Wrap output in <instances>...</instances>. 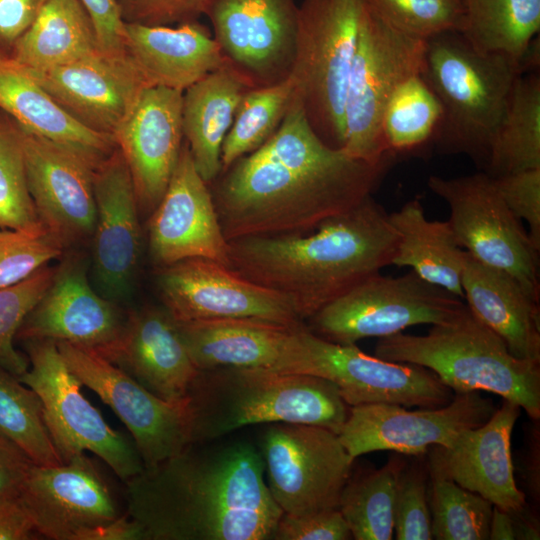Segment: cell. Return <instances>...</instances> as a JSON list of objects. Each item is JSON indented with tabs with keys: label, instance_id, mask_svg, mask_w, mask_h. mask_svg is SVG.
<instances>
[{
	"label": "cell",
	"instance_id": "bcb514c9",
	"mask_svg": "<svg viewBox=\"0 0 540 540\" xmlns=\"http://www.w3.org/2000/svg\"><path fill=\"white\" fill-rule=\"evenodd\" d=\"M510 211L529 226V237L540 251V168L493 178Z\"/></svg>",
	"mask_w": 540,
	"mask_h": 540
},
{
	"label": "cell",
	"instance_id": "7c38bea8",
	"mask_svg": "<svg viewBox=\"0 0 540 540\" xmlns=\"http://www.w3.org/2000/svg\"><path fill=\"white\" fill-rule=\"evenodd\" d=\"M428 187L450 208L459 246L475 260L502 270L539 300V250L485 172L456 178L432 175Z\"/></svg>",
	"mask_w": 540,
	"mask_h": 540
},
{
	"label": "cell",
	"instance_id": "cb8c5ba5",
	"mask_svg": "<svg viewBox=\"0 0 540 540\" xmlns=\"http://www.w3.org/2000/svg\"><path fill=\"white\" fill-rule=\"evenodd\" d=\"M183 92L147 87L113 135L129 169L139 210L152 212L169 184L183 145Z\"/></svg>",
	"mask_w": 540,
	"mask_h": 540
},
{
	"label": "cell",
	"instance_id": "30bf717a",
	"mask_svg": "<svg viewBox=\"0 0 540 540\" xmlns=\"http://www.w3.org/2000/svg\"><path fill=\"white\" fill-rule=\"evenodd\" d=\"M282 372L329 380L349 407L371 403L440 407L454 396L429 369L368 355L355 344L331 342L304 324L294 332Z\"/></svg>",
	"mask_w": 540,
	"mask_h": 540
},
{
	"label": "cell",
	"instance_id": "ba28073f",
	"mask_svg": "<svg viewBox=\"0 0 540 540\" xmlns=\"http://www.w3.org/2000/svg\"><path fill=\"white\" fill-rule=\"evenodd\" d=\"M425 51L426 40L393 28L363 4L345 102L348 155L372 164L395 157L382 137V116L399 85L421 74Z\"/></svg>",
	"mask_w": 540,
	"mask_h": 540
},
{
	"label": "cell",
	"instance_id": "816d5d0a",
	"mask_svg": "<svg viewBox=\"0 0 540 540\" xmlns=\"http://www.w3.org/2000/svg\"><path fill=\"white\" fill-rule=\"evenodd\" d=\"M33 464L22 448L0 435V500L18 498Z\"/></svg>",
	"mask_w": 540,
	"mask_h": 540
},
{
	"label": "cell",
	"instance_id": "ee69618b",
	"mask_svg": "<svg viewBox=\"0 0 540 540\" xmlns=\"http://www.w3.org/2000/svg\"><path fill=\"white\" fill-rule=\"evenodd\" d=\"M62 244L46 229L0 228V288L14 285L59 257Z\"/></svg>",
	"mask_w": 540,
	"mask_h": 540
},
{
	"label": "cell",
	"instance_id": "d6a6232c",
	"mask_svg": "<svg viewBox=\"0 0 540 540\" xmlns=\"http://www.w3.org/2000/svg\"><path fill=\"white\" fill-rule=\"evenodd\" d=\"M98 50L93 22L81 2L48 0L9 59L25 70H44Z\"/></svg>",
	"mask_w": 540,
	"mask_h": 540
},
{
	"label": "cell",
	"instance_id": "ffe728a7",
	"mask_svg": "<svg viewBox=\"0 0 540 540\" xmlns=\"http://www.w3.org/2000/svg\"><path fill=\"white\" fill-rule=\"evenodd\" d=\"M25 71L74 120L112 137L151 86L125 51L100 49L62 66Z\"/></svg>",
	"mask_w": 540,
	"mask_h": 540
},
{
	"label": "cell",
	"instance_id": "7dc6e473",
	"mask_svg": "<svg viewBox=\"0 0 540 540\" xmlns=\"http://www.w3.org/2000/svg\"><path fill=\"white\" fill-rule=\"evenodd\" d=\"M210 0H117L124 23L176 26L198 21Z\"/></svg>",
	"mask_w": 540,
	"mask_h": 540
},
{
	"label": "cell",
	"instance_id": "1f68e13d",
	"mask_svg": "<svg viewBox=\"0 0 540 540\" xmlns=\"http://www.w3.org/2000/svg\"><path fill=\"white\" fill-rule=\"evenodd\" d=\"M389 219L399 237L392 265L409 267L423 280L463 299L466 251L449 221L429 220L418 198L389 213Z\"/></svg>",
	"mask_w": 540,
	"mask_h": 540
},
{
	"label": "cell",
	"instance_id": "5b68a950",
	"mask_svg": "<svg viewBox=\"0 0 540 540\" xmlns=\"http://www.w3.org/2000/svg\"><path fill=\"white\" fill-rule=\"evenodd\" d=\"M378 358L429 369L453 393L486 391L540 418V363L515 357L506 343L467 309L425 335L380 338Z\"/></svg>",
	"mask_w": 540,
	"mask_h": 540
},
{
	"label": "cell",
	"instance_id": "db71d44e",
	"mask_svg": "<svg viewBox=\"0 0 540 540\" xmlns=\"http://www.w3.org/2000/svg\"><path fill=\"white\" fill-rule=\"evenodd\" d=\"M488 539L515 540L514 522L509 512L493 506Z\"/></svg>",
	"mask_w": 540,
	"mask_h": 540
},
{
	"label": "cell",
	"instance_id": "b9f144b4",
	"mask_svg": "<svg viewBox=\"0 0 540 540\" xmlns=\"http://www.w3.org/2000/svg\"><path fill=\"white\" fill-rule=\"evenodd\" d=\"M363 4L393 28L427 40L440 33L459 32L465 0H362Z\"/></svg>",
	"mask_w": 540,
	"mask_h": 540
},
{
	"label": "cell",
	"instance_id": "8d00e7d4",
	"mask_svg": "<svg viewBox=\"0 0 540 540\" xmlns=\"http://www.w3.org/2000/svg\"><path fill=\"white\" fill-rule=\"evenodd\" d=\"M294 99L291 80L250 88L243 95L221 148V171L261 147L277 131Z\"/></svg>",
	"mask_w": 540,
	"mask_h": 540
},
{
	"label": "cell",
	"instance_id": "277c9868",
	"mask_svg": "<svg viewBox=\"0 0 540 540\" xmlns=\"http://www.w3.org/2000/svg\"><path fill=\"white\" fill-rule=\"evenodd\" d=\"M188 398L192 443L253 424H307L338 434L350 408L329 380L262 367L199 371Z\"/></svg>",
	"mask_w": 540,
	"mask_h": 540
},
{
	"label": "cell",
	"instance_id": "11a10c76",
	"mask_svg": "<svg viewBox=\"0 0 540 540\" xmlns=\"http://www.w3.org/2000/svg\"><path fill=\"white\" fill-rule=\"evenodd\" d=\"M511 515L514 522L515 539L535 540L540 538L538 523L533 516L527 512V507L524 510Z\"/></svg>",
	"mask_w": 540,
	"mask_h": 540
},
{
	"label": "cell",
	"instance_id": "7402d4cb",
	"mask_svg": "<svg viewBox=\"0 0 540 540\" xmlns=\"http://www.w3.org/2000/svg\"><path fill=\"white\" fill-rule=\"evenodd\" d=\"M126 319L113 301L91 287L83 263L70 258L55 270L16 339L63 341L105 356L119 341Z\"/></svg>",
	"mask_w": 540,
	"mask_h": 540
},
{
	"label": "cell",
	"instance_id": "9c48e42d",
	"mask_svg": "<svg viewBox=\"0 0 540 540\" xmlns=\"http://www.w3.org/2000/svg\"><path fill=\"white\" fill-rule=\"evenodd\" d=\"M29 366L19 380L39 398L51 441L63 463L89 451L124 482L144 465L134 443L111 428L82 394V383L65 363L55 341H24Z\"/></svg>",
	"mask_w": 540,
	"mask_h": 540
},
{
	"label": "cell",
	"instance_id": "4316f807",
	"mask_svg": "<svg viewBox=\"0 0 540 540\" xmlns=\"http://www.w3.org/2000/svg\"><path fill=\"white\" fill-rule=\"evenodd\" d=\"M124 50L151 86L181 92L226 65L213 34L199 21L174 27L125 23Z\"/></svg>",
	"mask_w": 540,
	"mask_h": 540
},
{
	"label": "cell",
	"instance_id": "4dcf8cb0",
	"mask_svg": "<svg viewBox=\"0 0 540 540\" xmlns=\"http://www.w3.org/2000/svg\"><path fill=\"white\" fill-rule=\"evenodd\" d=\"M250 87L228 66L183 92L182 125L195 167L209 185L221 172V148Z\"/></svg>",
	"mask_w": 540,
	"mask_h": 540
},
{
	"label": "cell",
	"instance_id": "836d02e7",
	"mask_svg": "<svg viewBox=\"0 0 540 540\" xmlns=\"http://www.w3.org/2000/svg\"><path fill=\"white\" fill-rule=\"evenodd\" d=\"M540 168V78L521 74L491 144L486 172L492 178Z\"/></svg>",
	"mask_w": 540,
	"mask_h": 540
},
{
	"label": "cell",
	"instance_id": "d4e9b609",
	"mask_svg": "<svg viewBox=\"0 0 540 540\" xmlns=\"http://www.w3.org/2000/svg\"><path fill=\"white\" fill-rule=\"evenodd\" d=\"M94 194V276L101 295L114 302L129 294L140 252V210L129 169L117 146L95 169Z\"/></svg>",
	"mask_w": 540,
	"mask_h": 540
},
{
	"label": "cell",
	"instance_id": "f1b7e54d",
	"mask_svg": "<svg viewBox=\"0 0 540 540\" xmlns=\"http://www.w3.org/2000/svg\"><path fill=\"white\" fill-rule=\"evenodd\" d=\"M461 285L469 310L515 357L540 363L539 300L508 273L480 263L467 252Z\"/></svg>",
	"mask_w": 540,
	"mask_h": 540
},
{
	"label": "cell",
	"instance_id": "4fadbf2b",
	"mask_svg": "<svg viewBox=\"0 0 540 540\" xmlns=\"http://www.w3.org/2000/svg\"><path fill=\"white\" fill-rule=\"evenodd\" d=\"M259 451L269 492L283 513L338 508L354 461L337 433L315 425L272 423Z\"/></svg>",
	"mask_w": 540,
	"mask_h": 540
},
{
	"label": "cell",
	"instance_id": "681fc988",
	"mask_svg": "<svg viewBox=\"0 0 540 540\" xmlns=\"http://www.w3.org/2000/svg\"><path fill=\"white\" fill-rule=\"evenodd\" d=\"M48 0H0V56L10 58Z\"/></svg>",
	"mask_w": 540,
	"mask_h": 540
},
{
	"label": "cell",
	"instance_id": "2e32d148",
	"mask_svg": "<svg viewBox=\"0 0 540 540\" xmlns=\"http://www.w3.org/2000/svg\"><path fill=\"white\" fill-rule=\"evenodd\" d=\"M205 15L226 66L250 88L289 78L296 47L295 0H210Z\"/></svg>",
	"mask_w": 540,
	"mask_h": 540
},
{
	"label": "cell",
	"instance_id": "7a4b0ae2",
	"mask_svg": "<svg viewBox=\"0 0 540 540\" xmlns=\"http://www.w3.org/2000/svg\"><path fill=\"white\" fill-rule=\"evenodd\" d=\"M125 484L126 512L146 540H267L283 514L246 441L191 443Z\"/></svg>",
	"mask_w": 540,
	"mask_h": 540
},
{
	"label": "cell",
	"instance_id": "52a82bcc",
	"mask_svg": "<svg viewBox=\"0 0 540 540\" xmlns=\"http://www.w3.org/2000/svg\"><path fill=\"white\" fill-rule=\"evenodd\" d=\"M362 0H302L289 79L309 125L328 146L345 143V102Z\"/></svg>",
	"mask_w": 540,
	"mask_h": 540
},
{
	"label": "cell",
	"instance_id": "f35d334b",
	"mask_svg": "<svg viewBox=\"0 0 540 540\" xmlns=\"http://www.w3.org/2000/svg\"><path fill=\"white\" fill-rule=\"evenodd\" d=\"M0 435L22 448L35 464H62L47 431L37 395L0 363Z\"/></svg>",
	"mask_w": 540,
	"mask_h": 540
},
{
	"label": "cell",
	"instance_id": "484cf974",
	"mask_svg": "<svg viewBox=\"0 0 540 540\" xmlns=\"http://www.w3.org/2000/svg\"><path fill=\"white\" fill-rule=\"evenodd\" d=\"M103 357L169 401L186 398L199 374L177 321L165 307L147 306L130 313L119 341Z\"/></svg>",
	"mask_w": 540,
	"mask_h": 540
},
{
	"label": "cell",
	"instance_id": "e575fe53",
	"mask_svg": "<svg viewBox=\"0 0 540 540\" xmlns=\"http://www.w3.org/2000/svg\"><path fill=\"white\" fill-rule=\"evenodd\" d=\"M540 29V0H465L459 33L477 50L523 63Z\"/></svg>",
	"mask_w": 540,
	"mask_h": 540
},
{
	"label": "cell",
	"instance_id": "e0dca14e",
	"mask_svg": "<svg viewBox=\"0 0 540 540\" xmlns=\"http://www.w3.org/2000/svg\"><path fill=\"white\" fill-rule=\"evenodd\" d=\"M18 500L39 535L93 540L121 512L110 484L85 453L58 465L33 464Z\"/></svg>",
	"mask_w": 540,
	"mask_h": 540
},
{
	"label": "cell",
	"instance_id": "60d3db41",
	"mask_svg": "<svg viewBox=\"0 0 540 540\" xmlns=\"http://www.w3.org/2000/svg\"><path fill=\"white\" fill-rule=\"evenodd\" d=\"M0 228L46 229L31 199L16 122L0 113Z\"/></svg>",
	"mask_w": 540,
	"mask_h": 540
},
{
	"label": "cell",
	"instance_id": "3957f363",
	"mask_svg": "<svg viewBox=\"0 0 540 540\" xmlns=\"http://www.w3.org/2000/svg\"><path fill=\"white\" fill-rule=\"evenodd\" d=\"M398 233L372 196L298 233L228 241V268L285 296L302 320L392 265Z\"/></svg>",
	"mask_w": 540,
	"mask_h": 540
},
{
	"label": "cell",
	"instance_id": "83f0119b",
	"mask_svg": "<svg viewBox=\"0 0 540 540\" xmlns=\"http://www.w3.org/2000/svg\"><path fill=\"white\" fill-rule=\"evenodd\" d=\"M177 324L199 371L222 367L281 371L294 332L300 326L252 318L177 321Z\"/></svg>",
	"mask_w": 540,
	"mask_h": 540
},
{
	"label": "cell",
	"instance_id": "5bb4252c",
	"mask_svg": "<svg viewBox=\"0 0 540 540\" xmlns=\"http://www.w3.org/2000/svg\"><path fill=\"white\" fill-rule=\"evenodd\" d=\"M56 344L82 385L125 424L144 468L157 466L192 443L188 396L177 401L162 399L96 351L63 341Z\"/></svg>",
	"mask_w": 540,
	"mask_h": 540
},
{
	"label": "cell",
	"instance_id": "d6986e66",
	"mask_svg": "<svg viewBox=\"0 0 540 540\" xmlns=\"http://www.w3.org/2000/svg\"><path fill=\"white\" fill-rule=\"evenodd\" d=\"M16 125L28 190L42 225L64 248L92 237L97 166L80 152Z\"/></svg>",
	"mask_w": 540,
	"mask_h": 540
},
{
	"label": "cell",
	"instance_id": "f546056e",
	"mask_svg": "<svg viewBox=\"0 0 540 540\" xmlns=\"http://www.w3.org/2000/svg\"><path fill=\"white\" fill-rule=\"evenodd\" d=\"M0 110L21 127L80 152L97 167L116 149L112 136L74 120L25 70L1 56Z\"/></svg>",
	"mask_w": 540,
	"mask_h": 540
},
{
	"label": "cell",
	"instance_id": "f5cc1de1",
	"mask_svg": "<svg viewBox=\"0 0 540 540\" xmlns=\"http://www.w3.org/2000/svg\"><path fill=\"white\" fill-rule=\"evenodd\" d=\"M38 536L18 498L0 500V540H30Z\"/></svg>",
	"mask_w": 540,
	"mask_h": 540
},
{
	"label": "cell",
	"instance_id": "74e56055",
	"mask_svg": "<svg viewBox=\"0 0 540 540\" xmlns=\"http://www.w3.org/2000/svg\"><path fill=\"white\" fill-rule=\"evenodd\" d=\"M443 117L441 103L421 74L411 76L392 94L381 133L393 154L413 150L435 137Z\"/></svg>",
	"mask_w": 540,
	"mask_h": 540
},
{
	"label": "cell",
	"instance_id": "44dd1931",
	"mask_svg": "<svg viewBox=\"0 0 540 540\" xmlns=\"http://www.w3.org/2000/svg\"><path fill=\"white\" fill-rule=\"evenodd\" d=\"M148 241L151 257L160 267L190 258L228 266V241L209 184L198 173L186 141L166 191L152 211Z\"/></svg>",
	"mask_w": 540,
	"mask_h": 540
},
{
	"label": "cell",
	"instance_id": "d590c367",
	"mask_svg": "<svg viewBox=\"0 0 540 540\" xmlns=\"http://www.w3.org/2000/svg\"><path fill=\"white\" fill-rule=\"evenodd\" d=\"M405 465L402 457H392L379 469L354 477L351 474L341 491L338 509L353 539L394 538L396 487Z\"/></svg>",
	"mask_w": 540,
	"mask_h": 540
},
{
	"label": "cell",
	"instance_id": "8fae6325",
	"mask_svg": "<svg viewBox=\"0 0 540 540\" xmlns=\"http://www.w3.org/2000/svg\"><path fill=\"white\" fill-rule=\"evenodd\" d=\"M467 309L462 299L412 270L398 277L377 273L311 318L312 332L339 344L384 338L418 325L452 321Z\"/></svg>",
	"mask_w": 540,
	"mask_h": 540
},
{
	"label": "cell",
	"instance_id": "f6af8a7d",
	"mask_svg": "<svg viewBox=\"0 0 540 540\" xmlns=\"http://www.w3.org/2000/svg\"><path fill=\"white\" fill-rule=\"evenodd\" d=\"M427 465H405L396 487L394 536L397 540H431Z\"/></svg>",
	"mask_w": 540,
	"mask_h": 540
},
{
	"label": "cell",
	"instance_id": "9a60e30c",
	"mask_svg": "<svg viewBox=\"0 0 540 540\" xmlns=\"http://www.w3.org/2000/svg\"><path fill=\"white\" fill-rule=\"evenodd\" d=\"M393 403H371L349 408L338 436L349 457L390 450L422 456L433 445L450 447L463 431L484 424L496 410L479 392L454 394L440 407L417 410Z\"/></svg>",
	"mask_w": 540,
	"mask_h": 540
},
{
	"label": "cell",
	"instance_id": "9f6ffc18",
	"mask_svg": "<svg viewBox=\"0 0 540 540\" xmlns=\"http://www.w3.org/2000/svg\"><path fill=\"white\" fill-rule=\"evenodd\" d=\"M0 113H1V110H0Z\"/></svg>",
	"mask_w": 540,
	"mask_h": 540
},
{
	"label": "cell",
	"instance_id": "7bdbcfd3",
	"mask_svg": "<svg viewBox=\"0 0 540 540\" xmlns=\"http://www.w3.org/2000/svg\"><path fill=\"white\" fill-rule=\"evenodd\" d=\"M55 268L48 265L14 285L0 288V363L17 377L29 366L14 346L23 320L49 287Z\"/></svg>",
	"mask_w": 540,
	"mask_h": 540
},
{
	"label": "cell",
	"instance_id": "8992f818",
	"mask_svg": "<svg viewBox=\"0 0 540 540\" xmlns=\"http://www.w3.org/2000/svg\"><path fill=\"white\" fill-rule=\"evenodd\" d=\"M522 70V62L479 51L456 31L426 40L421 76L442 106L435 138L445 152L465 153L486 168L491 144Z\"/></svg>",
	"mask_w": 540,
	"mask_h": 540
},
{
	"label": "cell",
	"instance_id": "603a6c76",
	"mask_svg": "<svg viewBox=\"0 0 540 540\" xmlns=\"http://www.w3.org/2000/svg\"><path fill=\"white\" fill-rule=\"evenodd\" d=\"M520 412V406L503 399L484 424L463 431L450 447L431 446L428 471L511 514L524 510L526 496L516 484L511 454L512 431Z\"/></svg>",
	"mask_w": 540,
	"mask_h": 540
},
{
	"label": "cell",
	"instance_id": "f907efd6",
	"mask_svg": "<svg viewBox=\"0 0 540 540\" xmlns=\"http://www.w3.org/2000/svg\"><path fill=\"white\" fill-rule=\"evenodd\" d=\"M89 14L101 50L123 52L125 23L117 0H79Z\"/></svg>",
	"mask_w": 540,
	"mask_h": 540
},
{
	"label": "cell",
	"instance_id": "ac0fdd59",
	"mask_svg": "<svg viewBox=\"0 0 540 540\" xmlns=\"http://www.w3.org/2000/svg\"><path fill=\"white\" fill-rule=\"evenodd\" d=\"M158 286L165 308L177 321L252 318L293 327L303 324L285 296L210 259L190 258L161 267Z\"/></svg>",
	"mask_w": 540,
	"mask_h": 540
},
{
	"label": "cell",
	"instance_id": "ab89813d",
	"mask_svg": "<svg viewBox=\"0 0 540 540\" xmlns=\"http://www.w3.org/2000/svg\"><path fill=\"white\" fill-rule=\"evenodd\" d=\"M428 474L433 539H488L493 504L449 478Z\"/></svg>",
	"mask_w": 540,
	"mask_h": 540
},
{
	"label": "cell",
	"instance_id": "6da1fadb",
	"mask_svg": "<svg viewBox=\"0 0 540 540\" xmlns=\"http://www.w3.org/2000/svg\"><path fill=\"white\" fill-rule=\"evenodd\" d=\"M393 159L372 164L332 148L293 102L277 131L210 184L227 241L306 232L365 199Z\"/></svg>",
	"mask_w": 540,
	"mask_h": 540
},
{
	"label": "cell",
	"instance_id": "c3c4849f",
	"mask_svg": "<svg viewBox=\"0 0 540 540\" xmlns=\"http://www.w3.org/2000/svg\"><path fill=\"white\" fill-rule=\"evenodd\" d=\"M352 535L338 508L300 515L283 513L274 530V540H347Z\"/></svg>",
	"mask_w": 540,
	"mask_h": 540
}]
</instances>
